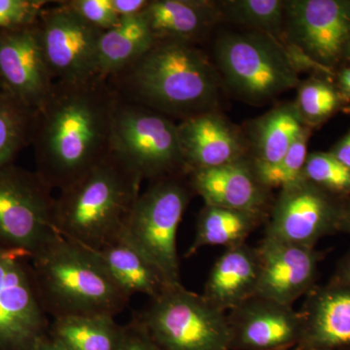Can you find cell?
<instances>
[{
	"instance_id": "6da1fadb",
	"label": "cell",
	"mask_w": 350,
	"mask_h": 350,
	"mask_svg": "<svg viewBox=\"0 0 350 350\" xmlns=\"http://www.w3.org/2000/svg\"><path fill=\"white\" fill-rule=\"evenodd\" d=\"M119 96L107 78L55 82L36 111L31 146L39 176L62 191L109 154Z\"/></svg>"
},
{
	"instance_id": "7a4b0ae2",
	"label": "cell",
	"mask_w": 350,
	"mask_h": 350,
	"mask_svg": "<svg viewBox=\"0 0 350 350\" xmlns=\"http://www.w3.org/2000/svg\"><path fill=\"white\" fill-rule=\"evenodd\" d=\"M121 100L183 121L217 107L220 75L194 44L158 40L109 79Z\"/></svg>"
},
{
	"instance_id": "3957f363",
	"label": "cell",
	"mask_w": 350,
	"mask_h": 350,
	"mask_svg": "<svg viewBox=\"0 0 350 350\" xmlns=\"http://www.w3.org/2000/svg\"><path fill=\"white\" fill-rule=\"evenodd\" d=\"M142 178L111 151L55 202L57 232L90 250H100L123 237L140 195Z\"/></svg>"
},
{
	"instance_id": "277c9868",
	"label": "cell",
	"mask_w": 350,
	"mask_h": 350,
	"mask_svg": "<svg viewBox=\"0 0 350 350\" xmlns=\"http://www.w3.org/2000/svg\"><path fill=\"white\" fill-rule=\"evenodd\" d=\"M31 266L44 310L54 319L115 317L131 300L89 248L62 234L32 255Z\"/></svg>"
},
{
	"instance_id": "5b68a950",
	"label": "cell",
	"mask_w": 350,
	"mask_h": 350,
	"mask_svg": "<svg viewBox=\"0 0 350 350\" xmlns=\"http://www.w3.org/2000/svg\"><path fill=\"white\" fill-rule=\"evenodd\" d=\"M216 68L227 86L252 103L265 101L300 84L284 43L264 32L226 33L214 45Z\"/></svg>"
},
{
	"instance_id": "8992f818",
	"label": "cell",
	"mask_w": 350,
	"mask_h": 350,
	"mask_svg": "<svg viewBox=\"0 0 350 350\" xmlns=\"http://www.w3.org/2000/svg\"><path fill=\"white\" fill-rule=\"evenodd\" d=\"M110 151L142 181L187 174L176 124L155 110L120 98L113 116Z\"/></svg>"
},
{
	"instance_id": "52a82bcc",
	"label": "cell",
	"mask_w": 350,
	"mask_h": 350,
	"mask_svg": "<svg viewBox=\"0 0 350 350\" xmlns=\"http://www.w3.org/2000/svg\"><path fill=\"white\" fill-rule=\"evenodd\" d=\"M135 317L163 350H231L226 312L182 283L150 300Z\"/></svg>"
},
{
	"instance_id": "ba28073f",
	"label": "cell",
	"mask_w": 350,
	"mask_h": 350,
	"mask_svg": "<svg viewBox=\"0 0 350 350\" xmlns=\"http://www.w3.org/2000/svg\"><path fill=\"white\" fill-rule=\"evenodd\" d=\"M187 174L151 182L140 193L123 236L148 258L170 285L181 284L177 232L191 199Z\"/></svg>"
},
{
	"instance_id": "9c48e42d",
	"label": "cell",
	"mask_w": 350,
	"mask_h": 350,
	"mask_svg": "<svg viewBox=\"0 0 350 350\" xmlns=\"http://www.w3.org/2000/svg\"><path fill=\"white\" fill-rule=\"evenodd\" d=\"M52 191L36 172L15 165L0 172V245L31 257L61 234Z\"/></svg>"
},
{
	"instance_id": "30bf717a",
	"label": "cell",
	"mask_w": 350,
	"mask_h": 350,
	"mask_svg": "<svg viewBox=\"0 0 350 350\" xmlns=\"http://www.w3.org/2000/svg\"><path fill=\"white\" fill-rule=\"evenodd\" d=\"M48 314L31 266V255L0 245V350H32L48 335Z\"/></svg>"
},
{
	"instance_id": "8fae6325",
	"label": "cell",
	"mask_w": 350,
	"mask_h": 350,
	"mask_svg": "<svg viewBox=\"0 0 350 350\" xmlns=\"http://www.w3.org/2000/svg\"><path fill=\"white\" fill-rule=\"evenodd\" d=\"M350 204L301 177L280 189L269 208L265 234L315 247L320 239L340 232V220Z\"/></svg>"
},
{
	"instance_id": "7c38bea8",
	"label": "cell",
	"mask_w": 350,
	"mask_h": 350,
	"mask_svg": "<svg viewBox=\"0 0 350 350\" xmlns=\"http://www.w3.org/2000/svg\"><path fill=\"white\" fill-rule=\"evenodd\" d=\"M36 25L55 82H83L98 76V46L103 31L83 20L63 0L51 1Z\"/></svg>"
},
{
	"instance_id": "4fadbf2b",
	"label": "cell",
	"mask_w": 350,
	"mask_h": 350,
	"mask_svg": "<svg viewBox=\"0 0 350 350\" xmlns=\"http://www.w3.org/2000/svg\"><path fill=\"white\" fill-rule=\"evenodd\" d=\"M282 40L293 44L315 63L333 68L350 41L349 0L285 1Z\"/></svg>"
},
{
	"instance_id": "5bb4252c",
	"label": "cell",
	"mask_w": 350,
	"mask_h": 350,
	"mask_svg": "<svg viewBox=\"0 0 350 350\" xmlns=\"http://www.w3.org/2000/svg\"><path fill=\"white\" fill-rule=\"evenodd\" d=\"M0 83L2 91L38 111L54 87L46 63L38 25L0 29Z\"/></svg>"
},
{
	"instance_id": "9a60e30c",
	"label": "cell",
	"mask_w": 350,
	"mask_h": 350,
	"mask_svg": "<svg viewBox=\"0 0 350 350\" xmlns=\"http://www.w3.org/2000/svg\"><path fill=\"white\" fill-rule=\"evenodd\" d=\"M231 350H288L296 349L304 331L301 312L254 296L227 314Z\"/></svg>"
},
{
	"instance_id": "2e32d148",
	"label": "cell",
	"mask_w": 350,
	"mask_h": 350,
	"mask_svg": "<svg viewBox=\"0 0 350 350\" xmlns=\"http://www.w3.org/2000/svg\"><path fill=\"white\" fill-rule=\"evenodd\" d=\"M257 250L261 271L256 296L293 306L295 301L317 286L323 253L315 247L265 234Z\"/></svg>"
},
{
	"instance_id": "e0dca14e",
	"label": "cell",
	"mask_w": 350,
	"mask_h": 350,
	"mask_svg": "<svg viewBox=\"0 0 350 350\" xmlns=\"http://www.w3.org/2000/svg\"><path fill=\"white\" fill-rule=\"evenodd\" d=\"M177 135L187 174L245 159L247 147L241 131L217 110L183 120Z\"/></svg>"
},
{
	"instance_id": "ac0fdd59",
	"label": "cell",
	"mask_w": 350,
	"mask_h": 350,
	"mask_svg": "<svg viewBox=\"0 0 350 350\" xmlns=\"http://www.w3.org/2000/svg\"><path fill=\"white\" fill-rule=\"evenodd\" d=\"M189 183L207 206L267 215L269 189L258 179L252 161L246 159L220 167L191 170Z\"/></svg>"
},
{
	"instance_id": "d6986e66",
	"label": "cell",
	"mask_w": 350,
	"mask_h": 350,
	"mask_svg": "<svg viewBox=\"0 0 350 350\" xmlns=\"http://www.w3.org/2000/svg\"><path fill=\"white\" fill-rule=\"evenodd\" d=\"M296 350L350 349V286L329 282L306 295Z\"/></svg>"
},
{
	"instance_id": "ffe728a7",
	"label": "cell",
	"mask_w": 350,
	"mask_h": 350,
	"mask_svg": "<svg viewBox=\"0 0 350 350\" xmlns=\"http://www.w3.org/2000/svg\"><path fill=\"white\" fill-rule=\"evenodd\" d=\"M260 271L257 247L244 243L226 248L214 262L202 295L219 310L230 312L256 296Z\"/></svg>"
},
{
	"instance_id": "44dd1931",
	"label": "cell",
	"mask_w": 350,
	"mask_h": 350,
	"mask_svg": "<svg viewBox=\"0 0 350 350\" xmlns=\"http://www.w3.org/2000/svg\"><path fill=\"white\" fill-rule=\"evenodd\" d=\"M142 14L155 41L194 45L223 19L217 2L206 0H149Z\"/></svg>"
},
{
	"instance_id": "7402d4cb",
	"label": "cell",
	"mask_w": 350,
	"mask_h": 350,
	"mask_svg": "<svg viewBox=\"0 0 350 350\" xmlns=\"http://www.w3.org/2000/svg\"><path fill=\"white\" fill-rule=\"evenodd\" d=\"M90 250L128 296L142 294L153 300L172 286L148 258L124 236L100 250Z\"/></svg>"
},
{
	"instance_id": "603a6c76",
	"label": "cell",
	"mask_w": 350,
	"mask_h": 350,
	"mask_svg": "<svg viewBox=\"0 0 350 350\" xmlns=\"http://www.w3.org/2000/svg\"><path fill=\"white\" fill-rule=\"evenodd\" d=\"M154 43L155 38L144 14L121 18L118 25L101 34L96 75L109 79L137 61Z\"/></svg>"
},
{
	"instance_id": "cb8c5ba5",
	"label": "cell",
	"mask_w": 350,
	"mask_h": 350,
	"mask_svg": "<svg viewBox=\"0 0 350 350\" xmlns=\"http://www.w3.org/2000/svg\"><path fill=\"white\" fill-rule=\"evenodd\" d=\"M305 128L294 103L269 110L251 129L253 162L267 165L280 162Z\"/></svg>"
},
{
	"instance_id": "d4e9b609",
	"label": "cell",
	"mask_w": 350,
	"mask_h": 350,
	"mask_svg": "<svg viewBox=\"0 0 350 350\" xmlns=\"http://www.w3.org/2000/svg\"><path fill=\"white\" fill-rule=\"evenodd\" d=\"M264 218L261 214L204 204L198 217L194 243L185 256H193L204 246L228 248L244 243Z\"/></svg>"
},
{
	"instance_id": "484cf974",
	"label": "cell",
	"mask_w": 350,
	"mask_h": 350,
	"mask_svg": "<svg viewBox=\"0 0 350 350\" xmlns=\"http://www.w3.org/2000/svg\"><path fill=\"white\" fill-rule=\"evenodd\" d=\"M124 326L111 315L53 319L48 335L68 350H118Z\"/></svg>"
},
{
	"instance_id": "4316f807",
	"label": "cell",
	"mask_w": 350,
	"mask_h": 350,
	"mask_svg": "<svg viewBox=\"0 0 350 350\" xmlns=\"http://www.w3.org/2000/svg\"><path fill=\"white\" fill-rule=\"evenodd\" d=\"M36 116V110L0 92V172L15 165L21 152L31 146Z\"/></svg>"
},
{
	"instance_id": "83f0119b",
	"label": "cell",
	"mask_w": 350,
	"mask_h": 350,
	"mask_svg": "<svg viewBox=\"0 0 350 350\" xmlns=\"http://www.w3.org/2000/svg\"><path fill=\"white\" fill-rule=\"evenodd\" d=\"M223 18L264 32L282 40L285 1L282 0H229L217 2Z\"/></svg>"
},
{
	"instance_id": "f1b7e54d",
	"label": "cell",
	"mask_w": 350,
	"mask_h": 350,
	"mask_svg": "<svg viewBox=\"0 0 350 350\" xmlns=\"http://www.w3.org/2000/svg\"><path fill=\"white\" fill-rule=\"evenodd\" d=\"M294 103L304 125L310 128L319 125L337 111L340 105V96L330 83L310 78L299 84Z\"/></svg>"
},
{
	"instance_id": "f546056e",
	"label": "cell",
	"mask_w": 350,
	"mask_h": 350,
	"mask_svg": "<svg viewBox=\"0 0 350 350\" xmlns=\"http://www.w3.org/2000/svg\"><path fill=\"white\" fill-rule=\"evenodd\" d=\"M310 128L306 126L301 135L290 147L286 155L280 162L267 163L253 162L255 174L258 179L269 189L280 188L294 183L303 177L304 167L308 157V142L310 137Z\"/></svg>"
},
{
	"instance_id": "4dcf8cb0",
	"label": "cell",
	"mask_w": 350,
	"mask_h": 350,
	"mask_svg": "<svg viewBox=\"0 0 350 350\" xmlns=\"http://www.w3.org/2000/svg\"><path fill=\"white\" fill-rule=\"evenodd\" d=\"M303 177L332 194L350 197V170L331 152L308 154Z\"/></svg>"
},
{
	"instance_id": "1f68e13d",
	"label": "cell",
	"mask_w": 350,
	"mask_h": 350,
	"mask_svg": "<svg viewBox=\"0 0 350 350\" xmlns=\"http://www.w3.org/2000/svg\"><path fill=\"white\" fill-rule=\"evenodd\" d=\"M50 3L48 0H0V29L36 24Z\"/></svg>"
},
{
	"instance_id": "d6a6232c",
	"label": "cell",
	"mask_w": 350,
	"mask_h": 350,
	"mask_svg": "<svg viewBox=\"0 0 350 350\" xmlns=\"http://www.w3.org/2000/svg\"><path fill=\"white\" fill-rule=\"evenodd\" d=\"M64 4L90 25L105 31L118 25L111 0H63Z\"/></svg>"
},
{
	"instance_id": "836d02e7",
	"label": "cell",
	"mask_w": 350,
	"mask_h": 350,
	"mask_svg": "<svg viewBox=\"0 0 350 350\" xmlns=\"http://www.w3.org/2000/svg\"><path fill=\"white\" fill-rule=\"evenodd\" d=\"M118 350H163L152 338L150 334L133 317L130 323L124 326L123 337Z\"/></svg>"
},
{
	"instance_id": "e575fe53",
	"label": "cell",
	"mask_w": 350,
	"mask_h": 350,
	"mask_svg": "<svg viewBox=\"0 0 350 350\" xmlns=\"http://www.w3.org/2000/svg\"><path fill=\"white\" fill-rule=\"evenodd\" d=\"M115 12L120 18L139 15L148 5L149 0H111Z\"/></svg>"
},
{
	"instance_id": "d590c367",
	"label": "cell",
	"mask_w": 350,
	"mask_h": 350,
	"mask_svg": "<svg viewBox=\"0 0 350 350\" xmlns=\"http://www.w3.org/2000/svg\"><path fill=\"white\" fill-rule=\"evenodd\" d=\"M330 282L350 286V251L338 262Z\"/></svg>"
},
{
	"instance_id": "8d00e7d4",
	"label": "cell",
	"mask_w": 350,
	"mask_h": 350,
	"mask_svg": "<svg viewBox=\"0 0 350 350\" xmlns=\"http://www.w3.org/2000/svg\"><path fill=\"white\" fill-rule=\"evenodd\" d=\"M331 153L350 170V131L334 147Z\"/></svg>"
},
{
	"instance_id": "74e56055",
	"label": "cell",
	"mask_w": 350,
	"mask_h": 350,
	"mask_svg": "<svg viewBox=\"0 0 350 350\" xmlns=\"http://www.w3.org/2000/svg\"><path fill=\"white\" fill-rule=\"evenodd\" d=\"M32 350H68L63 345H59L56 340H53L49 335L44 337L42 340H39L38 345Z\"/></svg>"
},
{
	"instance_id": "f35d334b",
	"label": "cell",
	"mask_w": 350,
	"mask_h": 350,
	"mask_svg": "<svg viewBox=\"0 0 350 350\" xmlns=\"http://www.w3.org/2000/svg\"><path fill=\"white\" fill-rule=\"evenodd\" d=\"M340 84L342 91L350 98V68H345L340 73Z\"/></svg>"
},
{
	"instance_id": "ab89813d",
	"label": "cell",
	"mask_w": 350,
	"mask_h": 350,
	"mask_svg": "<svg viewBox=\"0 0 350 350\" xmlns=\"http://www.w3.org/2000/svg\"><path fill=\"white\" fill-rule=\"evenodd\" d=\"M340 232H345V234H350V204L345 209L342 220H340Z\"/></svg>"
},
{
	"instance_id": "60d3db41",
	"label": "cell",
	"mask_w": 350,
	"mask_h": 350,
	"mask_svg": "<svg viewBox=\"0 0 350 350\" xmlns=\"http://www.w3.org/2000/svg\"><path fill=\"white\" fill-rule=\"evenodd\" d=\"M345 57H347L350 62V41L349 45H347V50H345Z\"/></svg>"
},
{
	"instance_id": "b9f144b4",
	"label": "cell",
	"mask_w": 350,
	"mask_h": 350,
	"mask_svg": "<svg viewBox=\"0 0 350 350\" xmlns=\"http://www.w3.org/2000/svg\"><path fill=\"white\" fill-rule=\"evenodd\" d=\"M2 91V86H1V83H0V92Z\"/></svg>"
},
{
	"instance_id": "7bdbcfd3",
	"label": "cell",
	"mask_w": 350,
	"mask_h": 350,
	"mask_svg": "<svg viewBox=\"0 0 350 350\" xmlns=\"http://www.w3.org/2000/svg\"><path fill=\"white\" fill-rule=\"evenodd\" d=\"M340 350H350V349H340Z\"/></svg>"
}]
</instances>
